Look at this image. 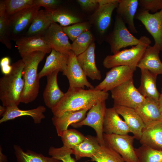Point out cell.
Returning <instances> with one entry per match:
<instances>
[{
  "label": "cell",
  "mask_w": 162,
  "mask_h": 162,
  "mask_svg": "<svg viewBox=\"0 0 162 162\" xmlns=\"http://www.w3.org/2000/svg\"><path fill=\"white\" fill-rule=\"evenodd\" d=\"M56 70L47 76V84L43 93L44 103L46 105L52 109L61 100L64 95L60 89L57 77L59 72Z\"/></svg>",
  "instance_id": "44dd1931"
},
{
  "label": "cell",
  "mask_w": 162,
  "mask_h": 162,
  "mask_svg": "<svg viewBox=\"0 0 162 162\" xmlns=\"http://www.w3.org/2000/svg\"><path fill=\"white\" fill-rule=\"evenodd\" d=\"M90 26L87 22H80L62 27L64 32L73 42L83 32L89 30Z\"/></svg>",
  "instance_id": "74e56055"
},
{
  "label": "cell",
  "mask_w": 162,
  "mask_h": 162,
  "mask_svg": "<svg viewBox=\"0 0 162 162\" xmlns=\"http://www.w3.org/2000/svg\"><path fill=\"white\" fill-rule=\"evenodd\" d=\"M96 137L91 136H86L84 140L73 149L76 160L82 158H91L98 150L100 147Z\"/></svg>",
  "instance_id": "f1b7e54d"
},
{
  "label": "cell",
  "mask_w": 162,
  "mask_h": 162,
  "mask_svg": "<svg viewBox=\"0 0 162 162\" xmlns=\"http://www.w3.org/2000/svg\"><path fill=\"white\" fill-rule=\"evenodd\" d=\"M7 158L6 155L3 154L2 152V148L0 146V162H7Z\"/></svg>",
  "instance_id": "bcb514c9"
},
{
  "label": "cell",
  "mask_w": 162,
  "mask_h": 162,
  "mask_svg": "<svg viewBox=\"0 0 162 162\" xmlns=\"http://www.w3.org/2000/svg\"><path fill=\"white\" fill-rule=\"evenodd\" d=\"M140 84L137 88L145 98H151L158 100L160 93L156 84L157 75L146 69H141Z\"/></svg>",
  "instance_id": "4316f807"
},
{
  "label": "cell",
  "mask_w": 162,
  "mask_h": 162,
  "mask_svg": "<svg viewBox=\"0 0 162 162\" xmlns=\"http://www.w3.org/2000/svg\"><path fill=\"white\" fill-rule=\"evenodd\" d=\"M139 5L141 9L155 13L162 9V0H140Z\"/></svg>",
  "instance_id": "ab89813d"
},
{
  "label": "cell",
  "mask_w": 162,
  "mask_h": 162,
  "mask_svg": "<svg viewBox=\"0 0 162 162\" xmlns=\"http://www.w3.org/2000/svg\"><path fill=\"white\" fill-rule=\"evenodd\" d=\"M106 108L105 101L99 102L89 109L84 119L71 125L76 128L84 125L91 127L96 132V137L100 145H103L105 143L103 137V127Z\"/></svg>",
  "instance_id": "ba28073f"
},
{
  "label": "cell",
  "mask_w": 162,
  "mask_h": 162,
  "mask_svg": "<svg viewBox=\"0 0 162 162\" xmlns=\"http://www.w3.org/2000/svg\"><path fill=\"white\" fill-rule=\"evenodd\" d=\"M134 149L138 162H162V150L143 145Z\"/></svg>",
  "instance_id": "836d02e7"
},
{
  "label": "cell",
  "mask_w": 162,
  "mask_h": 162,
  "mask_svg": "<svg viewBox=\"0 0 162 162\" xmlns=\"http://www.w3.org/2000/svg\"><path fill=\"white\" fill-rule=\"evenodd\" d=\"M13 147L17 162H62L52 157H46L30 150L24 152L19 145H14Z\"/></svg>",
  "instance_id": "f546056e"
},
{
  "label": "cell",
  "mask_w": 162,
  "mask_h": 162,
  "mask_svg": "<svg viewBox=\"0 0 162 162\" xmlns=\"http://www.w3.org/2000/svg\"><path fill=\"white\" fill-rule=\"evenodd\" d=\"M93 37L89 31L79 35L71 44V50L77 56L85 51L93 42Z\"/></svg>",
  "instance_id": "e575fe53"
},
{
  "label": "cell",
  "mask_w": 162,
  "mask_h": 162,
  "mask_svg": "<svg viewBox=\"0 0 162 162\" xmlns=\"http://www.w3.org/2000/svg\"><path fill=\"white\" fill-rule=\"evenodd\" d=\"M158 103L159 108L162 119V88H161V92L158 100Z\"/></svg>",
  "instance_id": "f6af8a7d"
},
{
  "label": "cell",
  "mask_w": 162,
  "mask_h": 162,
  "mask_svg": "<svg viewBox=\"0 0 162 162\" xmlns=\"http://www.w3.org/2000/svg\"><path fill=\"white\" fill-rule=\"evenodd\" d=\"M99 6L118 2V0H97Z\"/></svg>",
  "instance_id": "ee69618b"
},
{
  "label": "cell",
  "mask_w": 162,
  "mask_h": 162,
  "mask_svg": "<svg viewBox=\"0 0 162 162\" xmlns=\"http://www.w3.org/2000/svg\"><path fill=\"white\" fill-rule=\"evenodd\" d=\"M60 137L63 146L73 149L84 140L86 136L75 130L69 129L64 131Z\"/></svg>",
  "instance_id": "d590c367"
},
{
  "label": "cell",
  "mask_w": 162,
  "mask_h": 162,
  "mask_svg": "<svg viewBox=\"0 0 162 162\" xmlns=\"http://www.w3.org/2000/svg\"><path fill=\"white\" fill-rule=\"evenodd\" d=\"M107 92L94 89L69 88L59 101L51 109L53 116H59L67 111H75L90 108L98 103L106 101Z\"/></svg>",
  "instance_id": "6da1fadb"
},
{
  "label": "cell",
  "mask_w": 162,
  "mask_h": 162,
  "mask_svg": "<svg viewBox=\"0 0 162 162\" xmlns=\"http://www.w3.org/2000/svg\"><path fill=\"white\" fill-rule=\"evenodd\" d=\"M48 154L51 157L58 159L62 162H76L71 155L73 154L72 149L62 146L60 148L51 146L48 150Z\"/></svg>",
  "instance_id": "f35d334b"
},
{
  "label": "cell",
  "mask_w": 162,
  "mask_h": 162,
  "mask_svg": "<svg viewBox=\"0 0 162 162\" xmlns=\"http://www.w3.org/2000/svg\"><path fill=\"white\" fill-rule=\"evenodd\" d=\"M142 145L162 150V122H158L144 128L140 140Z\"/></svg>",
  "instance_id": "484cf974"
},
{
  "label": "cell",
  "mask_w": 162,
  "mask_h": 162,
  "mask_svg": "<svg viewBox=\"0 0 162 162\" xmlns=\"http://www.w3.org/2000/svg\"><path fill=\"white\" fill-rule=\"evenodd\" d=\"M45 10L50 15L53 22H58L62 27L70 26L81 21L79 17L60 6L55 9Z\"/></svg>",
  "instance_id": "4dcf8cb0"
},
{
  "label": "cell",
  "mask_w": 162,
  "mask_h": 162,
  "mask_svg": "<svg viewBox=\"0 0 162 162\" xmlns=\"http://www.w3.org/2000/svg\"><path fill=\"white\" fill-rule=\"evenodd\" d=\"M105 143L119 154L124 162H138L133 143V136L104 133Z\"/></svg>",
  "instance_id": "52a82bcc"
},
{
  "label": "cell",
  "mask_w": 162,
  "mask_h": 162,
  "mask_svg": "<svg viewBox=\"0 0 162 162\" xmlns=\"http://www.w3.org/2000/svg\"><path fill=\"white\" fill-rule=\"evenodd\" d=\"M91 159L96 162H124L121 156L106 143L100 146Z\"/></svg>",
  "instance_id": "d6a6232c"
},
{
  "label": "cell",
  "mask_w": 162,
  "mask_h": 162,
  "mask_svg": "<svg viewBox=\"0 0 162 162\" xmlns=\"http://www.w3.org/2000/svg\"><path fill=\"white\" fill-rule=\"evenodd\" d=\"M46 110L45 107L41 105L34 109L25 110L19 109L18 106L7 107L0 120V123L22 116H29L32 118L34 123L40 124L45 117L44 113Z\"/></svg>",
  "instance_id": "603a6c76"
},
{
  "label": "cell",
  "mask_w": 162,
  "mask_h": 162,
  "mask_svg": "<svg viewBox=\"0 0 162 162\" xmlns=\"http://www.w3.org/2000/svg\"><path fill=\"white\" fill-rule=\"evenodd\" d=\"M140 39V41L137 45L106 56L103 62L104 66L108 69L122 65L137 67L143 53L152 43L150 38L146 36H142Z\"/></svg>",
  "instance_id": "277c9868"
},
{
  "label": "cell",
  "mask_w": 162,
  "mask_h": 162,
  "mask_svg": "<svg viewBox=\"0 0 162 162\" xmlns=\"http://www.w3.org/2000/svg\"><path fill=\"white\" fill-rule=\"evenodd\" d=\"M10 59L8 57H4L0 60V65L2 72L4 74H7L10 72L12 67L10 65Z\"/></svg>",
  "instance_id": "7bdbcfd3"
},
{
  "label": "cell",
  "mask_w": 162,
  "mask_h": 162,
  "mask_svg": "<svg viewBox=\"0 0 162 162\" xmlns=\"http://www.w3.org/2000/svg\"><path fill=\"white\" fill-rule=\"evenodd\" d=\"M113 107L119 115L123 117L135 139L140 140L142 131L146 126L135 109L114 105Z\"/></svg>",
  "instance_id": "2e32d148"
},
{
  "label": "cell",
  "mask_w": 162,
  "mask_h": 162,
  "mask_svg": "<svg viewBox=\"0 0 162 162\" xmlns=\"http://www.w3.org/2000/svg\"><path fill=\"white\" fill-rule=\"evenodd\" d=\"M103 130L104 133L110 134L126 135L130 132L128 126L120 118L114 107L106 109Z\"/></svg>",
  "instance_id": "ac0fdd59"
},
{
  "label": "cell",
  "mask_w": 162,
  "mask_h": 162,
  "mask_svg": "<svg viewBox=\"0 0 162 162\" xmlns=\"http://www.w3.org/2000/svg\"><path fill=\"white\" fill-rule=\"evenodd\" d=\"M53 22L50 16L45 10H39L25 35L23 36H43Z\"/></svg>",
  "instance_id": "83f0119b"
},
{
  "label": "cell",
  "mask_w": 162,
  "mask_h": 162,
  "mask_svg": "<svg viewBox=\"0 0 162 162\" xmlns=\"http://www.w3.org/2000/svg\"><path fill=\"white\" fill-rule=\"evenodd\" d=\"M88 110L89 109H87L75 111H67L59 116H53L52 121L58 136L61 137L63 132L68 129L69 125L84 119Z\"/></svg>",
  "instance_id": "d4e9b609"
},
{
  "label": "cell",
  "mask_w": 162,
  "mask_h": 162,
  "mask_svg": "<svg viewBox=\"0 0 162 162\" xmlns=\"http://www.w3.org/2000/svg\"><path fill=\"white\" fill-rule=\"evenodd\" d=\"M6 107L4 106H0V116H2L6 112Z\"/></svg>",
  "instance_id": "7dc6e473"
},
{
  "label": "cell",
  "mask_w": 162,
  "mask_h": 162,
  "mask_svg": "<svg viewBox=\"0 0 162 162\" xmlns=\"http://www.w3.org/2000/svg\"><path fill=\"white\" fill-rule=\"evenodd\" d=\"M46 54L37 51L21 56L24 63L22 73L24 87L21 103L27 104L34 101L37 98L40 79L37 72L38 67Z\"/></svg>",
  "instance_id": "3957f363"
},
{
  "label": "cell",
  "mask_w": 162,
  "mask_h": 162,
  "mask_svg": "<svg viewBox=\"0 0 162 162\" xmlns=\"http://www.w3.org/2000/svg\"><path fill=\"white\" fill-rule=\"evenodd\" d=\"M135 18L141 22L162 51V9L153 14L140 8Z\"/></svg>",
  "instance_id": "8fae6325"
},
{
  "label": "cell",
  "mask_w": 162,
  "mask_h": 162,
  "mask_svg": "<svg viewBox=\"0 0 162 162\" xmlns=\"http://www.w3.org/2000/svg\"><path fill=\"white\" fill-rule=\"evenodd\" d=\"M43 36L52 49L60 53L69 54L71 51V44L62 26L53 22Z\"/></svg>",
  "instance_id": "4fadbf2b"
},
{
  "label": "cell",
  "mask_w": 162,
  "mask_h": 162,
  "mask_svg": "<svg viewBox=\"0 0 162 162\" xmlns=\"http://www.w3.org/2000/svg\"><path fill=\"white\" fill-rule=\"evenodd\" d=\"M24 63L20 59L11 65L9 74L0 79V99L5 107L18 106L20 103L24 87L22 73Z\"/></svg>",
  "instance_id": "7a4b0ae2"
},
{
  "label": "cell",
  "mask_w": 162,
  "mask_h": 162,
  "mask_svg": "<svg viewBox=\"0 0 162 162\" xmlns=\"http://www.w3.org/2000/svg\"><path fill=\"white\" fill-rule=\"evenodd\" d=\"M61 1L58 0H34L35 5L39 7H44L45 10H52L60 7Z\"/></svg>",
  "instance_id": "60d3db41"
},
{
  "label": "cell",
  "mask_w": 162,
  "mask_h": 162,
  "mask_svg": "<svg viewBox=\"0 0 162 162\" xmlns=\"http://www.w3.org/2000/svg\"><path fill=\"white\" fill-rule=\"evenodd\" d=\"M160 51V48L156 44L148 46L143 53L136 67L140 69H147L157 76L162 74V63L159 57Z\"/></svg>",
  "instance_id": "e0dca14e"
},
{
  "label": "cell",
  "mask_w": 162,
  "mask_h": 162,
  "mask_svg": "<svg viewBox=\"0 0 162 162\" xmlns=\"http://www.w3.org/2000/svg\"><path fill=\"white\" fill-rule=\"evenodd\" d=\"M7 16L35 5L34 0H4Z\"/></svg>",
  "instance_id": "8d00e7d4"
},
{
  "label": "cell",
  "mask_w": 162,
  "mask_h": 162,
  "mask_svg": "<svg viewBox=\"0 0 162 162\" xmlns=\"http://www.w3.org/2000/svg\"><path fill=\"white\" fill-rule=\"evenodd\" d=\"M95 48V44L93 42L85 51L77 56V58L87 76L93 80H100L101 76L96 64Z\"/></svg>",
  "instance_id": "ffe728a7"
},
{
  "label": "cell",
  "mask_w": 162,
  "mask_h": 162,
  "mask_svg": "<svg viewBox=\"0 0 162 162\" xmlns=\"http://www.w3.org/2000/svg\"><path fill=\"white\" fill-rule=\"evenodd\" d=\"M15 41L21 56L37 51L49 53L52 50L43 36H23Z\"/></svg>",
  "instance_id": "5bb4252c"
},
{
  "label": "cell",
  "mask_w": 162,
  "mask_h": 162,
  "mask_svg": "<svg viewBox=\"0 0 162 162\" xmlns=\"http://www.w3.org/2000/svg\"><path fill=\"white\" fill-rule=\"evenodd\" d=\"M77 2L80 7L86 10H91L98 7L97 0H78Z\"/></svg>",
  "instance_id": "b9f144b4"
},
{
  "label": "cell",
  "mask_w": 162,
  "mask_h": 162,
  "mask_svg": "<svg viewBox=\"0 0 162 162\" xmlns=\"http://www.w3.org/2000/svg\"><path fill=\"white\" fill-rule=\"evenodd\" d=\"M63 74L68 78L70 88H81L86 86L89 89L94 87L87 79V76L79 64L77 56L72 51L69 54L67 67Z\"/></svg>",
  "instance_id": "7c38bea8"
},
{
  "label": "cell",
  "mask_w": 162,
  "mask_h": 162,
  "mask_svg": "<svg viewBox=\"0 0 162 162\" xmlns=\"http://www.w3.org/2000/svg\"><path fill=\"white\" fill-rule=\"evenodd\" d=\"M69 54H63L52 49L46 61L45 64L38 73L40 79L56 70L62 73L66 69Z\"/></svg>",
  "instance_id": "cb8c5ba5"
},
{
  "label": "cell",
  "mask_w": 162,
  "mask_h": 162,
  "mask_svg": "<svg viewBox=\"0 0 162 162\" xmlns=\"http://www.w3.org/2000/svg\"><path fill=\"white\" fill-rule=\"evenodd\" d=\"M136 67L126 65L115 67L106 74L104 79L94 89L107 92L129 80L133 79Z\"/></svg>",
  "instance_id": "30bf717a"
},
{
  "label": "cell",
  "mask_w": 162,
  "mask_h": 162,
  "mask_svg": "<svg viewBox=\"0 0 162 162\" xmlns=\"http://www.w3.org/2000/svg\"><path fill=\"white\" fill-rule=\"evenodd\" d=\"M138 0H118L116 8L117 14L128 26L130 33L136 34L138 32L135 26L134 19L139 5Z\"/></svg>",
  "instance_id": "7402d4cb"
},
{
  "label": "cell",
  "mask_w": 162,
  "mask_h": 162,
  "mask_svg": "<svg viewBox=\"0 0 162 162\" xmlns=\"http://www.w3.org/2000/svg\"><path fill=\"white\" fill-rule=\"evenodd\" d=\"M40 9L35 5L7 16L11 40L16 41L22 36L23 32L30 26Z\"/></svg>",
  "instance_id": "9c48e42d"
},
{
  "label": "cell",
  "mask_w": 162,
  "mask_h": 162,
  "mask_svg": "<svg viewBox=\"0 0 162 162\" xmlns=\"http://www.w3.org/2000/svg\"><path fill=\"white\" fill-rule=\"evenodd\" d=\"M118 2L99 5L92 16L93 23L100 34L105 37L110 28L112 16L114 10L117 8Z\"/></svg>",
  "instance_id": "9a60e30c"
},
{
  "label": "cell",
  "mask_w": 162,
  "mask_h": 162,
  "mask_svg": "<svg viewBox=\"0 0 162 162\" xmlns=\"http://www.w3.org/2000/svg\"><path fill=\"white\" fill-rule=\"evenodd\" d=\"M10 28L6 13L4 0L0 1V41L8 49L12 47Z\"/></svg>",
  "instance_id": "1f68e13d"
},
{
  "label": "cell",
  "mask_w": 162,
  "mask_h": 162,
  "mask_svg": "<svg viewBox=\"0 0 162 162\" xmlns=\"http://www.w3.org/2000/svg\"><path fill=\"white\" fill-rule=\"evenodd\" d=\"M135 110L140 116L146 127L162 122L158 101L151 98H146Z\"/></svg>",
  "instance_id": "d6986e66"
},
{
  "label": "cell",
  "mask_w": 162,
  "mask_h": 162,
  "mask_svg": "<svg viewBox=\"0 0 162 162\" xmlns=\"http://www.w3.org/2000/svg\"><path fill=\"white\" fill-rule=\"evenodd\" d=\"M110 91L114 105L135 109L146 98L135 86L133 79L129 80Z\"/></svg>",
  "instance_id": "8992f818"
},
{
  "label": "cell",
  "mask_w": 162,
  "mask_h": 162,
  "mask_svg": "<svg viewBox=\"0 0 162 162\" xmlns=\"http://www.w3.org/2000/svg\"><path fill=\"white\" fill-rule=\"evenodd\" d=\"M110 46L111 52L115 54L121 49L138 44L140 38L134 36L127 28L126 24L118 15L116 16L113 28L105 38Z\"/></svg>",
  "instance_id": "5b68a950"
}]
</instances>
